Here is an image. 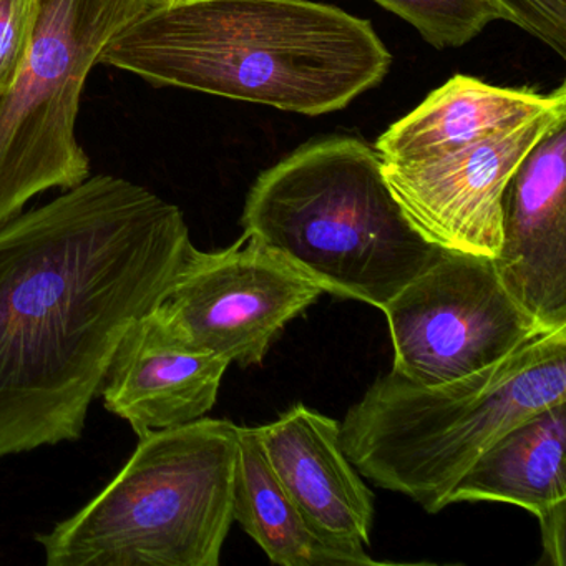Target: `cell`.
Returning a JSON list of instances; mask_svg holds the SVG:
<instances>
[{
	"label": "cell",
	"instance_id": "obj_9",
	"mask_svg": "<svg viewBox=\"0 0 566 566\" xmlns=\"http://www.w3.org/2000/svg\"><path fill=\"white\" fill-rule=\"evenodd\" d=\"M549 112L460 150L409 165L382 164L384 180L407 220L443 251L495 258L506 190L530 151L565 120Z\"/></svg>",
	"mask_w": 566,
	"mask_h": 566
},
{
	"label": "cell",
	"instance_id": "obj_5",
	"mask_svg": "<svg viewBox=\"0 0 566 566\" xmlns=\"http://www.w3.org/2000/svg\"><path fill=\"white\" fill-rule=\"evenodd\" d=\"M118 475L35 536L49 566H218L233 525L238 426L201 419L142 437Z\"/></svg>",
	"mask_w": 566,
	"mask_h": 566
},
{
	"label": "cell",
	"instance_id": "obj_10",
	"mask_svg": "<svg viewBox=\"0 0 566 566\" xmlns=\"http://www.w3.org/2000/svg\"><path fill=\"white\" fill-rule=\"evenodd\" d=\"M493 263L503 286L543 329L566 327V118L513 177Z\"/></svg>",
	"mask_w": 566,
	"mask_h": 566
},
{
	"label": "cell",
	"instance_id": "obj_17",
	"mask_svg": "<svg viewBox=\"0 0 566 566\" xmlns=\"http://www.w3.org/2000/svg\"><path fill=\"white\" fill-rule=\"evenodd\" d=\"M39 0H0V97L18 81L34 35Z\"/></svg>",
	"mask_w": 566,
	"mask_h": 566
},
{
	"label": "cell",
	"instance_id": "obj_18",
	"mask_svg": "<svg viewBox=\"0 0 566 566\" xmlns=\"http://www.w3.org/2000/svg\"><path fill=\"white\" fill-rule=\"evenodd\" d=\"M510 22L566 59V0H493Z\"/></svg>",
	"mask_w": 566,
	"mask_h": 566
},
{
	"label": "cell",
	"instance_id": "obj_13",
	"mask_svg": "<svg viewBox=\"0 0 566 566\" xmlns=\"http://www.w3.org/2000/svg\"><path fill=\"white\" fill-rule=\"evenodd\" d=\"M566 402L522 420L493 442L447 496L460 502L522 506L536 516L549 565L565 566Z\"/></svg>",
	"mask_w": 566,
	"mask_h": 566
},
{
	"label": "cell",
	"instance_id": "obj_3",
	"mask_svg": "<svg viewBox=\"0 0 566 566\" xmlns=\"http://www.w3.org/2000/svg\"><path fill=\"white\" fill-rule=\"evenodd\" d=\"M241 227L323 293L379 310L443 253L394 200L374 147L349 135L307 142L263 171Z\"/></svg>",
	"mask_w": 566,
	"mask_h": 566
},
{
	"label": "cell",
	"instance_id": "obj_6",
	"mask_svg": "<svg viewBox=\"0 0 566 566\" xmlns=\"http://www.w3.org/2000/svg\"><path fill=\"white\" fill-rule=\"evenodd\" d=\"M157 0H39L31 49L0 97V227L29 200L91 177L75 137L85 82L112 39Z\"/></svg>",
	"mask_w": 566,
	"mask_h": 566
},
{
	"label": "cell",
	"instance_id": "obj_12",
	"mask_svg": "<svg viewBox=\"0 0 566 566\" xmlns=\"http://www.w3.org/2000/svg\"><path fill=\"white\" fill-rule=\"evenodd\" d=\"M256 430L271 469L307 522L327 538L369 545L374 495L340 447L339 423L296 403Z\"/></svg>",
	"mask_w": 566,
	"mask_h": 566
},
{
	"label": "cell",
	"instance_id": "obj_4",
	"mask_svg": "<svg viewBox=\"0 0 566 566\" xmlns=\"http://www.w3.org/2000/svg\"><path fill=\"white\" fill-rule=\"evenodd\" d=\"M558 402H566V327L449 382L426 386L390 370L344 417L340 447L376 485L439 513L493 442Z\"/></svg>",
	"mask_w": 566,
	"mask_h": 566
},
{
	"label": "cell",
	"instance_id": "obj_7",
	"mask_svg": "<svg viewBox=\"0 0 566 566\" xmlns=\"http://www.w3.org/2000/svg\"><path fill=\"white\" fill-rule=\"evenodd\" d=\"M392 370L417 384L485 369L546 333L496 273L492 258L443 251L382 307Z\"/></svg>",
	"mask_w": 566,
	"mask_h": 566
},
{
	"label": "cell",
	"instance_id": "obj_2",
	"mask_svg": "<svg viewBox=\"0 0 566 566\" xmlns=\"http://www.w3.org/2000/svg\"><path fill=\"white\" fill-rule=\"evenodd\" d=\"M98 64L316 117L377 87L392 55L369 21L313 0H157Z\"/></svg>",
	"mask_w": 566,
	"mask_h": 566
},
{
	"label": "cell",
	"instance_id": "obj_11",
	"mask_svg": "<svg viewBox=\"0 0 566 566\" xmlns=\"http://www.w3.org/2000/svg\"><path fill=\"white\" fill-rule=\"evenodd\" d=\"M230 363L181 339L157 311L132 324L118 344L101 394L108 412L138 439L207 416Z\"/></svg>",
	"mask_w": 566,
	"mask_h": 566
},
{
	"label": "cell",
	"instance_id": "obj_16",
	"mask_svg": "<svg viewBox=\"0 0 566 566\" xmlns=\"http://www.w3.org/2000/svg\"><path fill=\"white\" fill-rule=\"evenodd\" d=\"M409 22L432 48L457 49L469 44L486 25L500 21L493 0H374Z\"/></svg>",
	"mask_w": 566,
	"mask_h": 566
},
{
	"label": "cell",
	"instance_id": "obj_14",
	"mask_svg": "<svg viewBox=\"0 0 566 566\" xmlns=\"http://www.w3.org/2000/svg\"><path fill=\"white\" fill-rule=\"evenodd\" d=\"M559 108H566L565 84L552 94H538L453 75L419 107L390 125L374 150L382 164H419Z\"/></svg>",
	"mask_w": 566,
	"mask_h": 566
},
{
	"label": "cell",
	"instance_id": "obj_15",
	"mask_svg": "<svg viewBox=\"0 0 566 566\" xmlns=\"http://www.w3.org/2000/svg\"><path fill=\"white\" fill-rule=\"evenodd\" d=\"M233 516L274 565H380L366 545L327 538L307 522L271 469L256 427L238 426Z\"/></svg>",
	"mask_w": 566,
	"mask_h": 566
},
{
	"label": "cell",
	"instance_id": "obj_8",
	"mask_svg": "<svg viewBox=\"0 0 566 566\" xmlns=\"http://www.w3.org/2000/svg\"><path fill=\"white\" fill-rule=\"evenodd\" d=\"M323 290L260 244L241 237L227 250L195 248L158 316L191 346L250 367Z\"/></svg>",
	"mask_w": 566,
	"mask_h": 566
},
{
	"label": "cell",
	"instance_id": "obj_1",
	"mask_svg": "<svg viewBox=\"0 0 566 566\" xmlns=\"http://www.w3.org/2000/svg\"><path fill=\"white\" fill-rule=\"evenodd\" d=\"M193 250L177 205L114 175L0 227V460L81 439L118 344Z\"/></svg>",
	"mask_w": 566,
	"mask_h": 566
}]
</instances>
